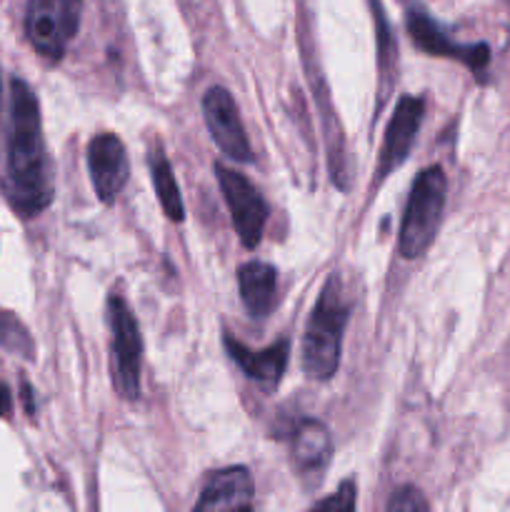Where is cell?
I'll return each instance as SVG.
<instances>
[{"label":"cell","instance_id":"6da1fadb","mask_svg":"<svg viewBox=\"0 0 510 512\" xmlns=\"http://www.w3.org/2000/svg\"><path fill=\"white\" fill-rule=\"evenodd\" d=\"M5 193L20 215H38L53 200L38 98L23 80L10 85V130L5 150Z\"/></svg>","mask_w":510,"mask_h":512},{"label":"cell","instance_id":"7a4b0ae2","mask_svg":"<svg viewBox=\"0 0 510 512\" xmlns=\"http://www.w3.org/2000/svg\"><path fill=\"white\" fill-rule=\"evenodd\" d=\"M348 310L350 305L340 288V280L333 275L325 283L303 335V373L310 380L323 383L338 373Z\"/></svg>","mask_w":510,"mask_h":512},{"label":"cell","instance_id":"3957f363","mask_svg":"<svg viewBox=\"0 0 510 512\" xmlns=\"http://www.w3.org/2000/svg\"><path fill=\"white\" fill-rule=\"evenodd\" d=\"M445 193H448V183L438 165L425 168L415 178L408 205H405L403 223H400L398 245L403 258H423L425 250L433 245L445 210Z\"/></svg>","mask_w":510,"mask_h":512},{"label":"cell","instance_id":"277c9868","mask_svg":"<svg viewBox=\"0 0 510 512\" xmlns=\"http://www.w3.org/2000/svg\"><path fill=\"white\" fill-rule=\"evenodd\" d=\"M83 0H28L25 33L43 58L60 60L78 35Z\"/></svg>","mask_w":510,"mask_h":512},{"label":"cell","instance_id":"5b68a950","mask_svg":"<svg viewBox=\"0 0 510 512\" xmlns=\"http://www.w3.org/2000/svg\"><path fill=\"white\" fill-rule=\"evenodd\" d=\"M108 320L113 333V385L125 400L140 398V363H143V340L138 320L130 313L120 295H110Z\"/></svg>","mask_w":510,"mask_h":512},{"label":"cell","instance_id":"8992f818","mask_svg":"<svg viewBox=\"0 0 510 512\" xmlns=\"http://www.w3.org/2000/svg\"><path fill=\"white\" fill-rule=\"evenodd\" d=\"M215 173H218L220 190H223L225 205L230 210L240 243L245 248H255L263 240L265 223H268V203L245 175L235 173L225 165H215Z\"/></svg>","mask_w":510,"mask_h":512},{"label":"cell","instance_id":"52a82bcc","mask_svg":"<svg viewBox=\"0 0 510 512\" xmlns=\"http://www.w3.org/2000/svg\"><path fill=\"white\" fill-rule=\"evenodd\" d=\"M203 118L210 130V138L218 145L220 153L228 155L230 160L248 163L250 160V143L245 135L243 120H240L238 105L233 95L225 88L215 85L205 93L203 98Z\"/></svg>","mask_w":510,"mask_h":512},{"label":"cell","instance_id":"ba28073f","mask_svg":"<svg viewBox=\"0 0 510 512\" xmlns=\"http://www.w3.org/2000/svg\"><path fill=\"white\" fill-rule=\"evenodd\" d=\"M88 170L95 195L103 203H113L128 183V153L118 135H95L88 143Z\"/></svg>","mask_w":510,"mask_h":512},{"label":"cell","instance_id":"9c48e42d","mask_svg":"<svg viewBox=\"0 0 510 512\" xmlns=\"http://www.w3.org/2000/svg\"><path fill=\"white\" fill-rule=\"evenodd\" d=\"M425 103L420 98H400L395 105L393 115L385 128L383 148H380L378 158V178H388L405 158H408L413 140L418 135L420 123H423Z\"/></svg>","mask_w":510,"mask_h":512},{"label":"cell","instance_id":"30bf717a","mask_svg":"<svg viewBox=\"0 0 510 512\" xmlns=\"http://www.w3.org/2000/svg\"><path fill=\"white\" fill-rule=\"evenodd\" d=\"M408 33L413 38V43L420 50L430 55H445V58H458L463 63H468L475 73L485 70L488 65L490 53L488 45H458L445 35V30L430 18L425 10L413 8L408 13Z\"/></svg>","mask_w":510,"mask_h":512},{"label":"cell","instance_id":"8fae6325","mask_svg":"<svg viewBox=\"0 0 510 512\" xmlns=\"http://www.w3.org/2000/svg\"><path fill=\"white\" fill-rule=\"evenodd\" d=\"M333 458V440L318 420H300L293 433V463L308 485H318Z\"/></svg>","mask_w":510,"mask_h":512},{"label":"cell","instance_id":"7c38bea8","mask_svg":"<svg viewBox=\"0 0 510 512\" xmlns=\"http://www.w3.org/2000/svg\"><path fill=\"white\" fill-rule=\"evenodd\" d=\"M198 510H248L253 508V480L245 468H225L208 478L200 493Z\"/></svg>","mask_w":510,"mask_h":512},{"label":"cell","instance_id":"4fadbf2b","mask_svg":"<svg viewBox=\"0 0 510 512\" xmlns=\"http://www.w3.org/2000/svg\"><path fill=\"white\" fill-rule=\"evenodd\" d=\"M225 348H228L230 358L245 370V375L263 385H275L283 375L285 365H288V343L280 340V343L270 345L265 350H248L245 345L235 343V340H225Z\"/></svg>","mask_w":510,"mask_h":512},{"label":"cell","instance_id":"5bb4252c","mask_svg":"<svg viewBox=\"0 0 510 512\" xmlns=\"http://www.w3.org/2000/svg\"><path fill=\"white\" fill-rule=\"evenodd\" d=\"M240 298L253 318H265L273 310L275 290H278V273L268 263H245L238 273Z\"/></svg>","mask_w":510,"mask_h":512},{"label":"cell","instance_id":"9a60e30c","mask_svg":"<svg viewBox=\"0 0 510 512\" xmlns=\"http://www.w3.org/2000/svg\"><path fill=\"white\" fill-rule=\"evenodd\" d=\"M150 175H153V188L158 193L160 205H163L165 215L175 223L185 218V208H183V198H180V188L178 180H175L173 168H170L168 158L163 153H153L150 155Z\"/></svg>","mask_w":510,"mask_h":512},{"label":"cell","instance_id":"2e32d148","mask_svg":"<svg viewBox=\"0 0 510 512\" xmlns=\"http://www.w3.org/2000/svg\"><path fill=\"white\" fill-rule=\"evenodd\" d=\"M388 510L390 512L428 510V500H425L415 488H400V490H395L393 498L388 500Z\"/></svg>","mask_w":510,"mask_h":512},{"label":"cell","instance_id":"e0dca14e","mask_svg":"<svg viewBox=\"0 0 510 512\" xmlns=\"http://www.w3.org/2000/svg\"><path fill=\"white\" fill-rule=\"evenodd\" d=\"M315 508L320 510H353L355 508V488L353 483H343L340 485L338 493L328 500H320L315 503Z\"/></svg>","mask_w":510,"mask_h":512},{"label":"cell","instance_id":"ac0fdd59","mask_svg":"<svg viewBox=\"0 0 510 512\" xmlns=\"http://www.w3.org/2000/svg\"><path fill=\"white\" fill-rule=\"evenodd\" d=\"M10 413V393L5 385H0V415H8Z\"/></svg>","mask_w":510,"mask_h":512}]
</instances>
